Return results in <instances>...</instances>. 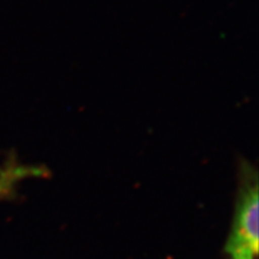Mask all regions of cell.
<instances>
[{
    "mask_svg": "<svg viewBox=\"0 0 259 259\" xmlns=\"http://www.w3.org/2000/svg\"><path fill=\"white\" fill-rule=\"evenodd\" d=\"M258 174L242 162L240 185L225 252L229 259H258Z\"/></svg>",
    "mask_w": 259,
    "mask_h": 259,
    "instance_id": "6da1fadb",
    "label": "cell"
},
{
    "mask_svg": "<svg viewBox=\"0 0 259 259\" xmlns=\"http://www.w3.org/2000/svg\"><path fill=\"white\" fill-rule=\"evenodd\" d=\"M0 170H2V169H0Z\"/></svg>",
    "mask_w": 259,
    "mask_h": 259,
    "instance_id": "3957f363",
    "label": "cell"
},
{
    "mask_svg": "<svg viewBox=\"0 0 259 259\" xmlns=\"http://www.w3.org/2000/svg\"><path fill=\"white\" fill-rule=\"evenodd\" d=\"M37 174V170L23 167H9L4 170H0V199L9 196L21 180Z\"/></svg>",
    "mask_w": 259,
    "mask_h": 259,
    "instance_id": "7a4b0ae2",
    "label": "cell"
}]
</instances>
